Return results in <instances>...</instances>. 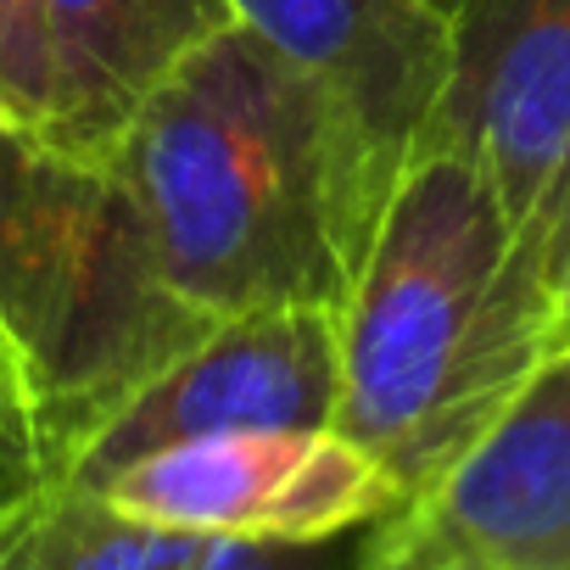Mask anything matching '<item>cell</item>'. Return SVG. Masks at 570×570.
Segmentation results:
<instances>
[{
    "label": "cell",
    "instance_id": "1",
    "mask_svg": "<svg viewBox=\"0 0 570 570\" xmlns=\"http://www.w3.org/2000/svg\"><path fill=\"white\" fill-rule=\"evenodd\" d=\"M112 174L157 279L202 320L347 308L397 190L342 107L240 23L146 96Z\"/></svg>",
    "mask_w": 570,
    "mask_h": 570
},
{
    "label": "cell",
    "instance_id": "2",
    "mask_svg": "<svg viewBox=\"0 0 570 570\" xmlns=\"http://www.w3.org/2000/svg\"><path fill=\"white\" fill-rule=\"evenodd\" d=\"M548 303L492 185L453 151H414L342 308L336 431L414 503L542 364Z\"/></svg>",
    "mask_w": 570,
    "mask_h": 570
},
{
    "label": "cell",
    "instance_id": "3",
    "mask_svg": "<svg viewBox=\"0 0 570 570\" xmlns=\"http://www.w3.org/2000/svg\"><path fill=\"white\" fill-rule=\"evenodd\" d=\"M0 325L12 331L40 392V464L213 325L157 279L118 174L57 151L7 112Z\"/></svg>",
    "mask_w": 570,
    "mask_h": 570
},
{
    "label": "cell",
    "instance_id": "4",
    "mask_svg": "<svg viewBox=\"0 0 570 570\" xmlns=\"http://www.w3.org/2000/svg\"><path fill=\"white\" fill-rule=\"evenodd\" d=\"M448 79L425 146L498 196L520 257L548 279L570 240V0H442Z\"/></svg>",
    "mask_w": 570,
    "mask_h": 570
},
{
    "label": "cell",
    "instance_id": "5",
    "mask_svg": "<svg viewBox=\"0 0 570 570\" xmlns=\"http://www.w3.org/2000/svg\"><path fill=\"white\" fill-rule=\"evenodd\" d=\"M342 403V308H257L213 320L168 364L73 431L40 475L96 492L140 453L224 431H325Z\"/></svg>",
    "mask_w": 570,
    "mask_h": 570
},
{
    "label": "cell",
    "instance_id": "6",
    "mask_svg": "<svg viewBox=\"0 0 570 570\" xmlns=\"http://www.w3.org/2000/svg\"><path fill=\"white\" fill-rule=\"evenodd\" d=\"M96 492L135 520L229 542H331L409 503L386 464L336 425L174 442L112 470Z\"/></svg>",
    "mask_w": 570,
    "mask_h": 570
},
{
    "label": "cell",
    "instance_id": "7",
    "mask_svg": "<svg viewBox=\"0 0 570 570\" xmlns=\"http://www.w3.org/2000/svg\"><path fill=\"white\" fill-rule=\"evenodd\" d=\"M403 570H570V353L542 358L492 425L386 520Z\"/></svg>",
    "mask_w": 570,
    "mask_h": 570
},
{
    "label": "cell",
    "instance_id": "8",
    "mask_svg": "<svg viewBox=\"0 0 570 570\" xmlns=\"http://www.w3.org/2000/svg\"><path fill=\"white\" fill-rule=\"evenodd\" d=\"M229 12L342 107L386 185L403 179L448 79L442 0H229Z\"/></svg>",
    "mask_w": 570,
    "mask_h": 570
},
{
    "label": "cell",
    "instance_id": "9",
    "mask_svg": "<svg viewBox=\"0 0 570 570\" xmlns=\"http://www.w3.org/2000/svg\"><path fill=\"white\" fill-rule=\"evenodd\" d=\"M0 570H403L386 520L331 542H229L168 531L112 509L101 492L7 475L0 481Z\"/></svg>",
    "mask_w": 570,
    "mask_h": 570
},
{
    "label": "cell",
    "instance_id": "10",
    "mask_svg": "<svg viewBox=\"0 0 570 570\" xmlns=\"http://www.w3.org/2000/svg\"><path fill=\"white\" fill-rule=\"evenodd\" d=\"M229 23V0H46V140L90 168H112L146 96Z\"/></svg>",
    "mask_w": 570,
    "mask_h": 570
},
{
    "label": "cell",
    "instance_id": "11",
    "mask_svg": "<svg viewBox=\"0 0 570 570\" xmlns=\"http://www.w3.org/2000/svg\"><path fill=\"white\" fill-rule=\"evenodd\" d=\"M0 112L46 140L51 118L46 0H0Z\"/></svg>",
    "mask_w": 570,
    "mask_h": 570
},
{
    "label": "cell",
    "instance_id": "12",
    "mask_svg": "<svg viewBox=\"0 0 570 570\" xmlns=\"http://www.w3.org/2000/svg\"><path fill=\"white\" fill-rule=\"evenodd\" d=\"M40 392L35 375L12 342V331L0 325V470L7 475H35L40 470Z\"/></svg>",
    "mask_w": 570,
    "mask_h": 570
},
{
    "label": "cell",
    "instance_id": "13",
    "mask_svg": "<svg viewBox=\"0 0 570 570\" xmlns=\"http://www.w3.org/2000/svg\"><path fill=\"white\" fill-rule=\"evenodd\" d=\"M559 353H570V240L559 252L553 303H548V342H542V358H559Z\"/></svg>",
    "mask_w": 570,
    "mask_h": 570
},
{
    "label": "cell",
    "instance_id": "14",
    "mask_svg": "<svg viewBox=\"0 0 570 570\" xmlns=\"http://www.w3.org/2000/svg\"><path fill=\"white\" fill-rule=\"evenodd\" d=\"M0 481H7V470H0Z\"/></svg>",
    "mask_w": 570,
    "mask_h": 570
}]
</instances>
